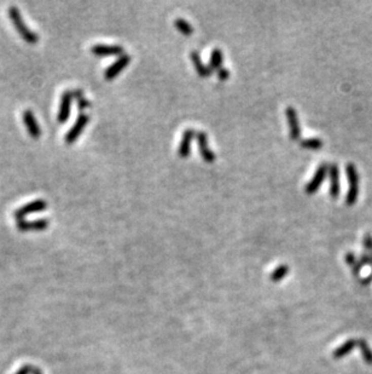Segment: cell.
<instances>
[{"label": "cell", "mask_w": 372, "mask_h": 374, "mask_svg": "<svg viewBox=\"0 0 372 374\" xmlns=\"http://www.w3.org/2000/svg\"><path fill=\"white\" fill-rule=\"evenodd\" d=\"M190 57H191L192 63H194L195 65V69L197 71V73L200 74L202 78L209 77L210 73H212V71H210L209 67H207V65L202 62V59L200 57V53H198L197 51H191Z\"/></svg>", "instance_id": "obj_16"}, {"label": "cell", "mask_w": 372, "mask_h": 374, "mask_svg": "<svg viewBox=\"0 0 372 374\" xmlns=\"http://www.w3.org/2000/svg\"><path fill=\"white\" fill-rule=\"evenodd\" d=\"M31 374H44V373L42 372V369L38 368V367H35V366H33V370H31Z\"/></svg>", "instance_id": "obj_29"}, {"label": "cell", "mask_w": 372, "mask_h": 374, "mask_svg": "<svg viewBox=\"0 0 372 374\" xmlns=\"http://www.w3.org/2000/svg\"><path fill=\"white\" fill-rule=\"evenodd\" d=\"M370 253H371V256H372V252H370Z\"/></svg>", "instance_id": "obj_30"}, {"label": "cell", "mask_w": 372, "mask_h": 374, "mask_svg": "<svg viewBox=\"0 0 372 374\" xmlns=\"http://www.w3.org/2000/svg\"><path fill=\"white\" fill-rule=\"evenodd\" d=\"M46 209H47L46 201L43 200V199H38V200L30 201V202H28L24 206H21L20 209L16 210L14 216H15V218L17 219V221H21V219H24V217L30 215V213L42 212Z\"/></svg>", "instance_id": "obj_5"}, {"label": "cell", "mask_w": 372, "mask_h": 374, "mask_svg": "<svg viewBox=\"0 0 372 374\" xmlns=\"http://www.w3.org/2000/svg\"><path fill=\"white\" fill-rule=\"evenodd\" d=\"M362 245H364V248L366 251H368V253L372 252V235L370 232H366L364 235V240H362Z\"/></svg>", "instance_id": "obj_23"}, {"label": "cell", "mask_w": 372, "mask_h": 374, "mask_svg": "<svg viewBox=\"0 0 372 374\" xmlns=\"http://www.w3.org/2000/svg\"><path fill=\"white\" fill-rule=\"evenodd\" d=\"M131 58H132L131 55H128V53H124V55L120 56L114 63L110 64L109 67L105 69V72H104V78H105L106 80H113L114 78L118 77V75L124 71L126 65L131 62Z\"/></svg>", "instance_id": "obj_6"}, {"label": "cell", "mask_w": 372, "mask_h": 374, "mask_svg": "<svg viewBox=\"0 0 372 374\" xmlns=\"http://www.w3.org/2000/svg\"><path fill=\"white\" fill-rule=\"evenodd\" d=\"M72 91L65 90L61 96V102H59L57 120L59 122H65L70 116L71 111V102H72Z\"/></svg>", "instance_id": "obj_8"}, {"label": "cell", "mask_w": 372, "mask_h": 374, "mask_svg": "<svg viewBox=\"0 0 372 374\" xmlns=\"http://www.w3.org/2000/svg\"><path fill=\"white\" fill-rule=\"evenodd\" d=\"M8 12H9V17H10L11 22L14 23L16 29H17L18 34L22 37V39L26 40V42L29 44H36L38 42H39V37H38V34L35 32H33L31 29H29V27L27 26L26 22L23 21V17H22L20 10H18L16 6L11 5L10 8H9Z\"/></svg>", "instance_id": "obj_1"}, {"label": "cell", "mask_w": 372, "mask_h": 374, "mask_svg": "<svg viewBox=\"0 0 372 374\" xmlns=\"http://www.w3.org/2000/svg\"><path fill=\"white\" fill-rule=\"evenodd\" d=\"M285 115H286V119H288L290 138H291L292 141H299L301 137V128H300V122H299L297 113H296L294 107H291V106L286 107Z\"/></svg>", "instance_id": "obj_7"}, {"label": "cell", "mask_w": 372, "mask_h": 374, "mask_svg": "<svg viewBox=\"0 0 372 374\" xmlns=\"http://www.w3.org/2000/svg\"><path fill=\"white\" fill-rule=\"evenodd\" d=\"M357 347L359 348V350H360L364 362L371 366L372 364V349L370 345H368V343L365 341V339L360 338L357 341Z\"/></svg>", "instance_id": "obj_17"}, {"label": "cell", "mask_w": 372, "mask_h": 374, "mask_svg": "<svg viewBox=\"0 0 372 374\" xmlns=\"http://www.w3.org/2000/svg\"><path fill=\"white\" fill-rule=\"evenodd\" d=\"M347 179H348V191L346 195V205L353 206L358 200L359 195V175L357 167L353 162H348L346 166Z\"/></svg>", "instance_id": "obj_2"}, {"label": "cell", "mask_w": 372, "mask_h": 374, "mask_svg": "<svg viewBox=\"0 0 372 374\" xmlns=\"http://www.w3.org/2000/svg\"><path fill=\"white\" fill-rule=\"evenodd\" d=\"M323 141L320 138L313 137V138H306V140H302L300 142V146L305 149H311V150H318L323 147Z\"/></svg>", "instance_id": "obj_21"}, {"label": "cell", "mask_w": 372, "mask_h": 374, "mask_svg": "<svg viewBox=\"0 0 372 374\" xmlns=\"http://www.w3.org/2000/svg\"><path fill=\"white\" fill-rule=\"evenodd\" d=\"M17 229L21 231H40L45 230L49 227V221L46 218L34 219V221H27V219H21L17 221Z\"/></svg>", "instance_id": "obj_12"}, {"label": "cell", "mask_w": 372, "mask_h": 374, "mask_svg": "<svg viewBox=\"0 0 372 374\" xmlns=\"http://www.w3.org/2000/svg\"><path fill=\"white\" fill-rule=\"evenodd\" d=\"M88 120H90V116H88L86 113H80L78 116L77 121L74 122V125H72V126L68 130L67 133H65V137H64L65 142H67L68 144L74 143L75 141L79 138V136L83 133V131L85 130V127H86Z\"/></svg>", "instance_id": "obj_4"}, {"label": "cell", "mask_w": 372, "mask_h": 374, "mask_svg": "<svg viewBox=\"0 0 372 374\" xmlns=\"http://www.w3.org/2000/svg\"><path fill=\"white\" fill-rule=\"evenodd\" d=\"M23 121L27 127L28 133L30 134L31 138L38 140V138L42 136V128H40L39 124H38L35 115H34V113L30 109H26L23 112Z\"/></svg>", "instance_id": "obj_11"}, {"label": "cell", "mask_w": 372, "mask_h": 374, "mask_svg": "<svg viewBox=\"0 0 372 374\" xmlns=\"http://www.w3.org/2000/svg\"><path fill=\"white\" fill-rule=\"evenodd\" d=\"M357 262H358L357 257H355V254L353 253L352 251H349V252L346 253V263H347V265L351 266V268H352V266L354 265V264L357 263Z\"/></svg>", "instance_id": "obj_25"}, {"label": "cell", "mask_w": 372, "mask_h": 374, "mask_svg": "<svg viewBox=\"0 0 372 374\" xmlns=\"http://www.w3.org/2000/svg\"><path fill=\"white\" fill-rule=\"evenodd\" d=\"M359 262L362 264V266L367 265V266H371V268H372V256H371V253H368V252L362 253L360 256V259H359Z\"/></svg>", "instance_id": "obj_24"}, {"label": "cell", "mask_w": 372, "mask_h": 374, "mask_svg": "<svg viewBox=\"0 0 372 374\" xmlns=\"http://www.w3.org/2000/svg\"><path fill=\"white\" fill-rule=\"evenodd\" d=\"M358 281H359V284L362 286H368L372 282V273L370 275H367L366 278H360Z\"/></svg>", "instance_id": "obj_28"}, {"label": "cell", "mask_w": 372, "mask_h": 374, "mask_svg": "<svg viewBox=\"0 0 372 374\" xmlns=\"http://www.w3.org/2000/svg\"><path fill=\"white\" fill-rule=\"evenodd\" d=\"M355 348H357V339H348V341H346L342 345H340L333 350L332 356L335 360H341L348 354H351Z\"/></svg>", "instance_id": "obj_15"}, {"label": "cell", "mask_w": 372, "mask_h": 374, "mask_svg": "<svg viewBox=\"0 0 372 374\" xmlns=\"http://www.w3.org/2000/svg\"><path fill=\"white\" fill-rule=\"evenodd\" d=\"M327 172H329V165H327L326 162H321L320 165L318 166L317 171H315V174L313 177H312L311 181L306 184L305 188L306 193L312 195V194H314L315 191L319 189L320 185L323 184L324 181H325Z\"/></svg>", "instance_id": "obj_3"}, {"label": "cell", "mask_w": 372, "mask_h": 374, "mask_svg": "<svg viewBox=\"0 0 372 374\" xmlns=\"http://www.w3.org/2000/svg\"><path fill=\"white\" fill-rule=\"evenodd\" d=\"M91 52L97 56H111V55H124V46L121 45H108V44H94L91 48Z\"/></svg>", "instance_id": "obj_13"}, {"label": "cell", "mask_w": 372, "mask_h": 374, "mask_svg": "<svg viewBox=\"0 0 372 374\" xmlns=\"http://www.w3.org/2000/svg\"><path fill=\"white\" fill-rule=\"evenodd\" d=\"M31 370H33V366H30V364H24V366H22L15 374H31Z\"/></svg>", "instance_id": "obj_26"}, {"label": "cell", "mask_w": 372, "mask_h": 374, "mask_svg": "<svg viewBox=\"0 0 372 374\" xmlns=\"http://www.w3.org/2000/svg\"><path fill=\"white\" fill-rule=\"evenodd\" d=\"M174 26L178 28L179 32H181L185 36H191L194 33V27L191 26L190 22H188L185 18L178 17L174 20Z\"/></svg>", "instance_id": "obj_20"}, {"label": "cell", "mask_w": 372, "mask_h": 374, "mask_svg": "<svg viewBox=\"0 0 372 374\" xmlns=\"http://www.w3.org/2000/svg\"><path fill=\"white\" fill-rule=\"evenodd\" d=\"M217 75H219L220 80H226V79H228V78H229V75H230L229 69H228V68H225V67L220 68L219 71H217Z\"/></svg>", "instance_id": "obj_27"}, {"label": "cell", "mask_w": 372, "mask_h": 374, "mask_svg": "<svg viewBox=\"0 0 372 374\" xmlns=\"http://www.w3.org/2000/svg\"><path fill=\"white\" fill-rule=\"evenodd\" d=\"M330 177V196L331 199L336 200L339 199L340 191H341V185H340V169L337 163H331L329 166V172H327Z\"/></svg>", "instance_id": "obj_10"}, {"label": "cell", "mask_w": 372, "mask_h": 374, "mask_svg": "<svg viewBox=\"0 0 372 374\" xmlns=\"http://www.w3.org/2000/svg\"><path fill=\"white\" fill-rule=\"evenodd\" d=\"M72 97H74V98L77 99L78 108L80 109V111H84L85 108H87V107L91 106L90 100H87L86 98H85L84 91L83 90L75 89L74 91H72Z\"/></svg>", "instance_id": "obj_22"}, {"label": "cell", "mask_w": 372, "mask_h": 374, "mask_svg": "<svg viewBox=\"0 0 372 374\" xmlns=\"http://www.w3.org/2000/svg\"><path fill=\"white\" fill-rule=\"evenodd\" d=\"M196 136V131L194 128H186L182 132V137L178 148V154L180 158H188L191 152V141L192 138Z\"/></svg>", "instance_id": "obj_14"}, {"label": "cell", "mask_w": 372, "mask_h": 374, "mask_svg": "<svg viewBox=\"0 0 372 374\" xmlns=\"http://www.w3.org/2000/svg\"><path fill=\"white\" fill-rule=\"evenodd\" d=\"M221 63H222L221 50H220L219 48L213 49L212 55H210V61H209L210 71H213V69H217V71H219V69L221 68Z\"/></svg>", "instance_id": "obj_19"}, {"label": "cell", "mask_w": 372, "mask_h": 374, "mask_svg": "<svg viewBox=\"0 0 372 374\" xmlns=\"http://www.w3.org/2000/svg\"><path fill=\"white\" fill-rule=\"evenodd\" d=\"M288 274H289V266L286 265V264H280V265L277 266V268L271 273L270 279L271 281L273 282H279L284 278H286Z\"/></svg>", "instance_id": "obj_18"}, {"label": "cell", "mask_w": 372, "mask_h": 374, "mask_svg": "<svg viewBox=\"0 0 372 374\" xmlns=\"http://www.w3.org/2000/svg\"><path fill=\"white\" fill-rule=\"evenodd\" d=\"M196 138L198 142V149H200L201 156L207 162L215 161L216 155L214 152L208 147V134L203 131H196Z\"/></svg>", "instance_id": "obj_9"}]
</instances>
